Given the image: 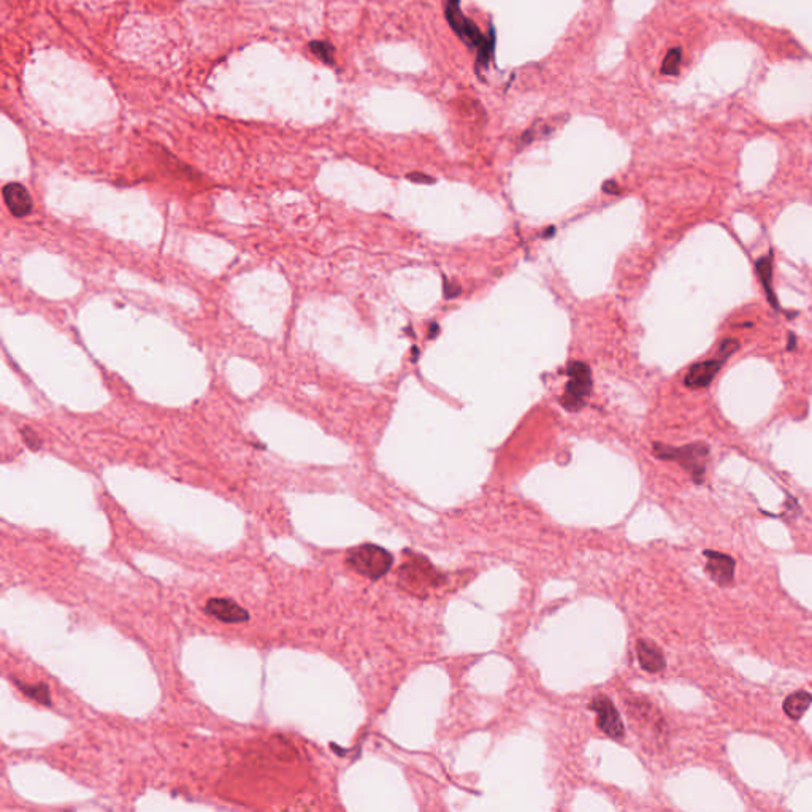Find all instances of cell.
I'll list each match as a JSON object with an SVG mask.
<instances>
[{
	"instance_id": "obj_19",
	"label": "cell",
	"mask_w": 812,
	"mask_h": 812,
	"mask_svg": "<svg viewBox=\"0 0 812 812\" xmlns=\"http://www.w3.org/2000/svg\"><path fill=\"white\" fill-rule=\"evenodd\" d=\"M438 330H440L438 324H436V322H432V324H430V333H428V338H435V335H436V332H438Z\"/></svg>"
},
{
	"instance_id": "obj_3",
	"label": "cell",
	"mask_w": 812,
	"mask_h": 812,
	"mask_svg": "<svg viewBox=\"0 0 812 812\" xmlns=\"http://www.w3.org/2000/svg\"><path fill=\"white\" fill-rule=\"evenodd\" d=\"M346 562L355 573L378 581L391 572L394 557L387 549L378 545H360L347 552Z\"/></svg>"
},
{
	"instance_id": "obj_15",
	"label": "cell",
	"mask_w": 812,
	"mask_h": 812,
	"mask_svg": "<svg viewBox=\"0 0 812 812\" xmlns=\"http://www.w3.org/2000/svg\"><path fill=\"white\" fill-rule=\"evenodd\" d=\"M681 59H682V52L679 48L671 50L667 55L665 60H663V65H662L663 75H677V72H679V65H681Z\"/></svg>"
},
{
	"instance_id": "obj_4",
	"label": "cell",
	"mask_w": 812,
	"mask_h": 812,
	"mask_svg": "<svg viewBox=\"0 0 812 812\" xmlns=\"http://www.w3.org/2000/svg\"><path fill=\"white\" fill-rule=\"evenodd\" d=\"M738 347H740V341L738 340L735 338L723 340L714 359L698 362V364L689 368L686 378H684V384L690 389L708 387L711 382L714 381L716 374L721 372V368L725 364V360L731 354L738 351Z\"/></svg>"
},
{
	"instance_id": "obj_2",
	"label": "cell",
	"mask_w": 812,
	"mask_h": 812,
	"mask_svg": "<svg viewBox=\"0 0 812 812\" xmlns=\"http://www.w3.org/2000/svg\"><path fill=\"white\" fill-rule=\"evenodd\" d=\"M654 454L662 460L677 462L682 468H686L692 476L695 484H703L704 474H706V460L709 455V447L704 443H694V445L673 447L655 443Z\"/></svg>"
},
{
	"instance_id": "obj_1",
	"label": "cell",
	"mask_w": 812,
	"mask_h": 812,
	"mask_svg": "<svg viewBox=\"0 0 812 812\" xmlns=\"http://www.w3.org/2000/svg\"><path fill=\"white\" fill-rule=\"evenodd\" d=\"M445 11L446 19L451 24L452 30L457 33L462 42H465L468 48H473L478 51L476 56V69H487L491 57L494 55V45L495 38H487L484 33L479 30L472 19L467 18L460 10V0H445Z\"/></svg>"
},
{
	"instance_id": "obj_14",
	"label": "cell",
	"mask_w": 812,
	"mask_h": 812,
	"mask_svg": "<svg viewBox=\"0 0 812 812\" xmlns=\"http://www.w3.org/2000/svg\"><path fill=\"white\" fill-rule=\"evenodd\" d=\"M310 48L313 55L319 57L322 62L332 65L335 62V50L330 43L327 42H313L310 43Z\"/></svg>"
},
{
	"instance_id": "obj_8",
	"label": "cell",
	"mask_w": 812,
	"mask_h": 812,
	"mask_svg": "<svg viewBox=\"0 0 812 812\" xmlns=\"http://www.w3.org/2000/svg\"><path fill=\"white\" fill-rule=\"evenodd\" d=\"M204 611L223 623H243L250 621V613L229 599H210Z\"/></svg>"
},
{
	"instance_id": "obj_7",
	"label": "cell",
	"mask_w": 812,
	"mask_h": 812,
	"mask_svg": "<svg viewBox=\"0 0 812 812\" xmlns=\"http://www.w3.org/2000/svg\"><path fill=\"white\" fill-rule=\"evenodd\" d=\"M706 557V573L719 586H730L735 581L736 560L728 554L717 551H704Z\"/></svg>"
},
{
	"instance_id": "obj_16",
	"label": "cell",
	"mask_w": 812,
	"mask_h": 812,
	"mask_svg": "<svg viewBox=\"0 0 812 812\" xmlns=\"http://www.w3.org/2000/svg\"><path fill=\"white\" fill-rule=\"evenodd\" d=\"M460 292H462V289H460L459 286L449 284V283L445 284V295H446V299H455V297H457V295H460Z\"/></svg>"
},
{
	"instance_id": "obj_18",
	"label": "cell",
	"mask_w": 812,
	"mask_h": 812,
	"mask_svg": "<svg viewBox=\"0 0 812 812\" xmlns=\"http://www.w3.org/2000/svg\"><path fill=\"white\" fill-rule=\"evenodd\" d=\"M603 191L606 194H617L619 192V187H617V183H614V181H608L606 184H603Z\"/></svg>"
},
{
	"instance_id": "obj_12",
	"label": "cell",
	"mask_w": 812,
	"mask_h": 812,
	"mask_svg": "<svg viewBox=\"0 0 812 812\" xmlns=\"http://www.w3.org/2000/svg\"><path fill=\"white\" fill-rule=\"evenodd\" d=\"M812 703V695L804 692V690H798V692L790 694L784 701V713L787 714L790 719L798 721L801 719L806 713L808 708Z\"/></svg>"
},
{
	"instance_id": "obj_11",
	"label": "cell",
	"mask_w": 812,
	"mask_h": 812,
	"mask_svg": "<svg viewBox=\"0 0 812 812\" xmlns=\"http://www.w3.org/2000/svg\"><path fill=\"white\" fill-rule=\"evenodd\" d=\"M773 252H768L767 256H763L760 259H757L755 262V270L758 278H760V283L764 289V295H767V299L771 305H773L776 310H781L779 304H777V299H776V294L773 291Z\"/></svg>"
},
{
	"instance_id": "obj_6",
	"label": "cell",
	"mask_w": 812,
	"mask_h": 812,
	"mask_svg": "<svg viewBox=\"0 0 812 812\" xmlns=\"http://www.w3.org/2000/svg\"><path fill=\"white\" fill-rule=\"evenodd\" d=\"M590 709L595 711L596 723H599L603 733L613 738V740H622L625 735V727H623L619 711L606 695L595 696V700L590 703Z\"/></svg>"
},
{
	"instance_id": "obj_10",
	"label": "cell",
	"mask_w": 812,
	"mask_h": 812,
	"mask_svg": "<svg viewBox=\"0 0 812 812\" xmlns=\"http://www.w3.org/2000/svg\"><path fill=\"white\" fill-rule=\"evenodd\" d=\"M636 655H638L641 668L647 673H660L667 667L662 649L649 640H640L636 643Z\"/></svg>"
},
{
	"instance_id": "obj_17",
	"label": "cell",
	"mask_w": 812,
	"mask_h": 812,
	"mask_svg": "<svg viewBox=\"0 0 812 812\" xmlns=\"http://www.w3.org/2000/svg\"><path fill=\"white\" fill-rule=\"evenodd\" d=\"M408 179H413V181H416V183H433V178L427 177V174H422V173L408 174Z\"/></svg>"
},
{
	"instance_id": "obj_9",
	"label": "cell",
	"mask_w": 812,
	"mask_h": 812,
	"mask_svg": "<svg viewBox=\"0 0 812 812\" xmlns=\"http://www.w3.org/2000/svg\"><path fill=\"white\" fill-rule=\"evenodd\" d=\"M2 196L6 208H9L13 216L24 218L32 211L33 200L30 197V192L26 189L23 184L19 183L5 184L2 189Z\"/></svg>"
},
{
	"instance_id": "obj_13",
	"label": "cell",
	"mask_w": 812,
	"mask_h": 812,
	"mask_svg": "<svg viewBox=\"0 0 812 812\" xmlns=\"http://www.w3.org/2000/svg\"><path fill=\"white\" fill-rule=\"evenodd\" d=\"M18 687L21 689V692L24 695H28L32 700L38 701L40 704H46V706H51V700H50V689L45 686V684H23L16 681Z\"/></svg>"
},
{
	"instance_id": "obj_5",
	"label": "cell",
	"mask_w": 812,
	"mask_h": 812,
	"mask_svg": "<svg viewBox=\"0 0 812 812\" xmlns=\"http://www.w3.org/2000/svg\"><path fill=\"white\" fill-rule=\"evenodd\" d=\"M567 373L569 379L567 382L565 394L560 399V404L568 411H579L586 405V399L592 392V372H590V367L584 364V362L573 360L568 365Z\"/></svg>"
}]
</instances>
